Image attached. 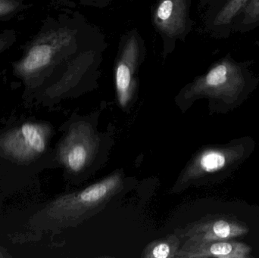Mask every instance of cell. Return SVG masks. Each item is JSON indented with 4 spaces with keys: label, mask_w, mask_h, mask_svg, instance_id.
<instances>
[{
    "label": "cell",
    "mask_w": 259,
    "mask_h": 258,
    "mask_svg": "<svg viewBox=\"0 0 259 258\" xmlns=\"http://www.w3.org/2000/svg\"><path fill=\"white\" fill-rule=\"evenodd\" d=\"M107 48L100 27L80 12L65 11L42 21L12 71L27 86L73 92L98 78Z\"/></svg>",
    "instance_id": "1"
},
{
    "label": "cell",
    "mask_w": 259,
    "mask_h": 258,
    "mask_svg": "<svg viewBox=\"0 0 259 258\" xmlns=\"http://www.w3.org/2000/svg\"><path fill=\"white\" fill-rule=\"evenodd\" d=\"M251 64L249 61L238 62L227 55L212 64L206 72L186 85L178 97L184 102L199 98L234 102L254 80Z\"/></svg>",
    "instance_id": "2"
},
{
    "label": "cell",
    "mask_w": 259,
    "mask_h": 258,
    "mask_svg": "<svg viewBox=\"0 0 259 258\" xmlns=\"http://www.w3.org/2000/svg\"><path fill=\"white\" fill-rule=\"evenodd\" d=\"M191 6L192 0H155L152 5L151 21L162 42L163 62L193 30Z\"/></svg>",
    "instance_id": "3"
},
{
    "label": "cell",
    "mask_w": 259,
    "mask_h": 258,
    "mask_svg": "<svg viewBox=\"0 0 259 258\" xmlns=\"http://www.w3.org/2000/svg\"><path fill=\"white\" fill-rule=\"evenodd\" d=\"M146 56L144 39L137 28L121 35L114 66L117 99L121 107H127L135 96L139 71Z\"/></svg>",
    "instance_id": "4"
},
{
    "label": "cell",
    "mask_w": 259,
    "mask_h": 258,
    "mask_svg": "<svg viewBox=\"0 0 259 258\" xmlns=\"http://www.w3.org/2000/svg\"><path fill=\"white\" fill-rule=\"evenodd\" d=\"M249 0H220L202 11V25L205 32L217 39L231 36L234 20Z\"/></svg>",
    "instance_id": "5"
},
{
    "label": "cell",
    "mask_w": 259,
    "mask_h": 258,
    "mask_svg": "<svg viewBox=\"0 0 259 258\" xmlns=\"http://www.w3.org/2000/svg\"><path fill=\"white\" fill-rule=\"evenodd\" d=\"M68 143L65 154L67 166L74 172H80L88 165L95 152L97 138L89 124L79 122L73 130Z\"/></svg>",
    "instance_id": "6"
},
{
    "label": "cell",
    "mask_w": 259,
    "mask_h": 258,
    "mask_svg": "<svg viewBox=\"0 0 259 258\" xmlns=\"http://www.w3.org/2000/svg\"><path fill=\"white\" fill-rule=\"evenodd\" d=\"M240 156L236 148L205 150L198 156L187 174L190 178H196L203 174L217 172L238 159Z\"/></svg>",
    "instance_id": "7"
},
{
    "label": "cell",
    "mask_w": 259,
    "mask_h": 258,
    "mask_svg": "<svg viewBox=\"0 0 259 258\" xmlns=\"http://www.w3.org/2000/svg\"><path fill=\"white\" fill-rule=\"evenodd\" d=\"M247 231L246 227L240 224L229 222L225 220H219L198 228L196 236L199 239V241L204 244L219 241H228L233 238L244 235Z\"/></svg>",
    "instance_id": "8"
},
{
    "label": "cell",
    "mask_w": 259,
    "mask_h": 258,
    "mask_svg": "<svg viewBox=\"0 0 259 258\" xmlns=\"http://www.w3.org/2000/svg\"><path fill=\"white\" fill-rule=\"evenodd\" d=\"M202 246L197 257L244 258L250 253V248L247 245L239 242L219 241L202 244Z\"/></svg>",
    "instance_id": "9"
},
{
    "label": "cell",
    "mask_w": 259,
    "mask_h": 258,
    "mask_svg": "<svg viewBox=\"0 0 259 258\" xmlns=\"http://www.w3.org/2000/svg\"><path fill=\"white\" fill-rule=\"evenodd\" d=\"M259 27V0H249L237 15L231 29L232 33H243Z\"/></svg>",
    "instance_id": "10"
},
{
    "label": "cell",
    "mask_w": 259,
    "mask_h": 258,
    "mask_svg": "<svg viewBox=\"0 0 259 258\" xmlns=\"http://www.w3.org/2000/svg\"><path fill=\"white\" fill-rule=\"evenodd\" d=\"M36 0H0V22L11 21L30 10Z\"/></svg>",
    "instance_id": "11"
},
{
    "label": "cell",
    "mask_w": 259,
    "mask_h": 258,
    "mask_svg": "<svg viewBox=\"0 0 259 258\" xmlns=\"http://www.w3.org/2000/svg\"><path fill=\"white\" fill-rule=\"evenodd\" d=\"M53 6L63 8L82 6L95 9H105L110 6L115 0H49Z\"/></svg>",
    "instance_id": "12"
},
{
    "label": "cell",
    "mask_w": 259,
    "mask_h": 258,
    "mask_svg": "<svg viewBox=\"0 0 259 258\" xmlns=\"http://www.w3.org/2000/svg\"><path fill=\"white\" fill-rule=\"evenodd\" d=\"M22 133L26 142L33 150L39 153L45 150L44 138L34 125L24 124L22 127Z\"/></svg>",
    "instance_id": "13"
},
{
    "label": "cell",
    "mask_w": 259,
    "mask_h": 258,
    "mask_svg": "<svg viewBox=\"0 0 259 258\" xmlns=\"http://www.w3.org/2000/svg\"><path fill=\"white\" fill-rule=\"evenodd\" d=\"M18 39V32L13 29L0 30V56L13 46Z\"/></svg>",
    "instance_id": "14"
},
{
    "label": "cell",
    "mask_w": 259,
    "mask_h": 258,
    "mask_svg": "<svg viewBox=\"0 0 259 258\" xmlns=\"http://www.w3.org/2000/svg\"><path fill=\"white\" fill-rule=\"evenodd\" d=\"M170 254V245L166 242H161L155 245L152 251V256L155 258H167Z\"/></svg>",
    "instance_id": "15"
},
{
    "label": "cell",
    "mask_w": 259,
    "mask_h": 258,
    "mask_svg": "<svg viewBox=\"0 0 259 258\" xmlns=\"http://www.w3.org/2000/svg\"><path fill=\"white\" fill-rule=\"evenodd\" d=\"M219 1H220V0H198V4H199V9L203 11L204 9L215 4Z\"/></svg>",
    "instance_id": "16"
}]
</instances>
